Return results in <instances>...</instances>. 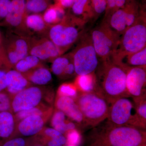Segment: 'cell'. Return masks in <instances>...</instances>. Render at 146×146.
<instances>
[{
    "instance_id": "obj_35",
    "label": "cell",
    "mask_w": 146,
    "mask_h": 146,
    "mask_svg": "<svg viewBox=\"0 0 146 146\" xmlns=\"http://www.w3.org/2000/svg\"><path fill=\"white\" fill-rule=\"evenodd\" d=\"M12 98L6 91L0 93V112L11 111Z\"/></svg>"
},
{
    "instance_id": "obj_46",
    "label": "cell",
    "mask_w": 146,
    "mask_h": 146,
    "mask_svg": "<svg viewBox=\"0 0 146 146\" xmlns=\"http://www.w3.org/2000/svg\"><path fill=\"white\" fill-rule=\"evenodd\" d=\"M1 34H0V39H1Z\"/></svg>"
},
{
    "instance_id": "obj_9",
    "label": "cell",
    "mask_w": 146,
    "mask_h": 146,
    "mask_svg": "<svg viewBox=\"0 0 146 146\" xmlns=\"http://www.w3.org/2000/svg\"><path fill=\"white\" fill-rule=\"evenodd\" d=\"M129 97L119 98L110 104L107 117L109 123L115 125H129L137 127L143 125V121L137 116L133 102Z\"/></svg>"
},
{
    "instance_id": "obj_24",
    "label": "cell",
    "mask_w": 146,
    "mask_h": 146,
    "mask_svg": "<svg viewBox=\"0 0 146 146\" xmlns=\"http://www.w3.org/2000/svg\"><path fill=\"white\" fill-rule=\"evenodd\" d=\"M53 108L52 106L46 104H42L36 107L22 110L15 113V119L17 122L25 118L33 115H42L48 114H52Z\"/></svg>"
},
{
    "instance_id": "obj_17",
    "label": "cell",
    "mask_w": 146,
    "mask_h": 146,
    "mask_svg": "<svg viewBox=\"0 0 146 146\" xmlns=\"http://www.w3.org/2000/svg\"><path fill=\"white\" fill-rule=\"evenodd\" d=\"M17 123L15 115L11 111L0 112V146L13 137L16 133Z\"/></svg>"
},
{
    "instance_id": "obj_6",
    "label": "cell",
    "mask_w": 146,
    "mask_h": 146,
    "mask_svg": "<svg viewBox=\"0 0 146 146\" xmlns=\"http://www.w3.org/2000/svg\"><path fill=\"white\" fill-rule=\"evenodd\" d=\"M54 94L52 89L45 86L32 85L16 94L11 100V112L13 114L42 104L52 106Z\"/></svg>"
},
{
    "instance_id": "obj_36",
    "label": "cell",
    "mask_w": 146,
    "mask_h": 146,
    "mask_svg": "<svg viewBox=\"0 0 146 146\" xmlns=\"http://www.w3.org/2000/svg\"><path fill=\"white\" fill-rule=\"evenodd\" d=\"M91 4L94 15L102 14L106 10V0H91Z\"/></svg>"
},
{
    "instance_id": "obj_25",
    "label": "cell",
    "mask_w": 146,
    "mask_h": 146,
    "mask_svg": "<svg viewBox=\"0 0 146 146\" xmlns=\"http://www.w3.org/2000/svg\"><path fill=\"white\" fill-rule=\"evenodd\" d=\"M126 59L125 63L122 66L126 68L135 67H146V48L139 51L127 55L122 58L121 61L123 59Z\"/></svg>"
},
{
    "instance_id": "obj_15",
    "label": "cell",
    "mask_w": 146,
    "mask_h": 146,
    "mask_svg": "<svg viewBox=\"0 0 146 146\" xmlns=\"http://www.w3.org/2000/svg\"><path fill=\"white\" fill-rule=\"evenodd\" d=\"M54 106L56 109L63 112L71 120L78 124L85 125L82 113L74 99L56 96Z\"/></svg>"
},
{
    "instance_id": "obj_28",
    "label": "cell",
    "mask_w": 146,
    "mask_h": 146,
    "mask_svg": "<svg viewBox=\"0 0 146 146\" xmlns=\"http://www.w3.org/2000/svg\"><path fill=\"white\" fill-rule=\"evenodd\" d=\"M72 60L71 53L67 54L62 55L52 61V72L56 76L60 78L63 74L66 66Z\"/></svg>"
},
{
    "instance_id": "obj_41",
    "label": "cell",
    "mask_w": 146,
    "mask_h": 146,
    "mask_svg": "<svg viewBox=\"0 0 146 146\" xmlns=\"http://www.w3.org/2000/svg\"><path fill=\"white\" fill-rule=\"evenodd\" d=\"M75 0H54V4L66 9L72 7Z\"/></svg>"
},
{
    "instance_id": "obj_18",
    "label": "cell",
    "mask_w": 146,
    "mask_h": 146,
    "mask_svg": "<svg viewBox=\"0 0 146 146\" xmlns=\"http://www.w3.org/2000/svg\"><path fill=\"white\" fill-rule=\"evenodd\" d=\"M26 27L29 36L35 34L39 36H47L50 26L45 22L42 13H31L27 16Z\"/></svg>"
},
{
    "instance_id": "obj_30",
    "label": "cell",
    "mask_w": 146,
    "mask_h": 146,
    "mask_svg": "<svg viewBox=\"0 0 146 146\" xmlns=\"http://www.w3.org/2000/svg\"><path fill=\"white\" fill-rule=\"evenodd\" d=\"M25 2L28 14L41 13L52 4V0H25Z\"/></svg>"
},
{
    "instance_id": "obj_16",
    "label": "cell",
    "mask_w": 146,
    "mask_h": 146,
    "mask_svg": "<svg viewBox=\"0 0 146 146\" xmlns=\"http://www.w3.org/2000/svg\"><path fill=\"white\" fill-rule=\"evenodd\" d=\"M5 77L7 82L6 91L11 98L19 92L32 85L23 74L14 69L7 71L6 73Z\"/></svg>"
},
{
    "instance_id": "obj_26",
    "label": "cell",
    "mask_w": 146,
    "mask_h": 146,
    "mask_svg": "<svg viewBox=\"0 0 146 146\" xmlns=\"http://www.w3.org/2000/svg\"><path fill=\"white\" fill-rule=\"evenodd\" d=\"M42 65V61L38 58L29 54L19 60L13 68L19 72L24 74Z\"/></svg>"
},
{
    "instance_id": "obj_40",
    "label": "cell",
    "mask_w": 146,
    "mask_h": 146,
    "mask_svg": "<svg viewBox=\"0 0 146 146\" xmlns=\"http://www.w3.org/2000/svg\"><path fill=\"white\" fill-rule=\"evenodd\" d=\"M76 74L75 67L72 60L71 61L68 65L66 66L64 72L60 78L62 79H66L70 78L72 76Z\"/></svg>"
},
{
    "instance_id": "obj_31",
    "label": "cell",
    "mask_w": 146,
    "mask_h": 146,
    "mask_svg": "<svg viewBox=\"0 0 146 146\" xmlns=\"http://www.w3.org/2000/svg\"><path fill=\"white\" fill-rule=\"evenodd\" d=\"M79 92L74 83L65 82L60 85L56 92L57 96L68 97L75 100Z\"/></svg>"
},
{
    "instance_id": "obj_21",
    "label": "cell",
    "mask_w": 146,
    "mask_h": 146,
    "mask_svg": "<svg viewBox=\"0 0 146 146\" xmlns=\"http://www.w3.org/2000/svg\"><path fill=\"white\" fill-rule=\"evenodd\" d=\"M74 83L79 93H89L98 89L96 76L95 72L77 75Z\"/></svg>"
},
{
    "instance_id": "obj_44",
    "label": "cell",
    "mask_w": 146,
    "mask_h": 146,
    "mask_svg": "<svg viewBox=\"0 0 146 146\" xmlns=\"http://www.w3.org/2000/svg\"><path fill=\"white\" fill-rule=\"evenodd\" d=\"M6 71L2 69H0V78L2 77L5 74Z\"/></svg>"
},
{
    "instance_id": "obj_8",
    "label": "cell",
    "mask_w": 146,
    "mask_h": 146,
    "mask_svg": "<svg viewBox=\"0 0 146 146\" xmlns=\"http://www.w3.org/2000/svg\"><path fill=\"white\" fill-rule=\"evenodd\" d=\"M91 36L98 56L102 61L111 59L117 49L120 42L119 35L105 21L93 30Z\"/></svg>"
},
{
    "instance_id": "obj_5",
    "label": "cell",
    "mask_w": 146,
    "mask_h": 146,
    "mask_svg": "<svg viewBox=\"0 0 146 146\" xmlns=\"http://www.w3.org/2000/svg\"><path fill=\"white\" fill-rule=\"evenodd\" d=\"M120 39L117 49L111 59L119 63L127 55L137 52L146 47L145 16L141 14L133 25L129 27Z\"/></svg>"
},
{
    "instance_id": "obj_1",
    "label": "cell",
    "mask_w": 146,
    "mask_h": 146,
    "mask_svg": "<svg viewBox=\"0 0 146 146\" xmlns=\"http://www.w3.org/2000/svg\"><path fill=\"white\" fill-rule=\"evenodd\" d=\"M127 70L111 59L102 61L96 75L97 90L101 92L110 104L119 98L130 97L126 88Z\"/></svg>"
},
{
    "instance_id": "obj_7",
    "label": "cell",
    "mask_w": 146,
    "mask_h": 146,
    "mask_svg": "<svg viewBox=\"0 0 146 146\" xmlns=\"http://www.w3.org/2000/svg\"><path fill=\"white\" fill-rule=\"evenodd\" d=\"M71 53L77 75L95 72L98 66V56L92 44L91 35H84Z\"/></svg>"
},
{
    "instance_id": "obj_11",
    "label": "cell",
    "mask_w": 146,
    "mask_h": 146,
    "mask_svg": "<svg viewBox=\"0 0 146 146\" xmlns=\"http://www.w3.org/2000/svg\"><path fill=\"white\" fill-rule=\"evenodd\" d=\"M27 15L25 0H11L8 13L0 22V26L7 27L15 33L29 36L25 24Z\"/></svg>"
},
{
    "instance_id": "obj_42",
    "label": "cell",
    "mask_w": 146,
    "mask_h": 146,
    "mask_svg": "<svg viewBox=\"0 0 146 146\" xmlns=\"http://www.w3.org/2000/svg\"><path fill=\"white\" fill-rule=\"evenodd\" d=\"M107 6L105 12V18H107L115 11V0H106Z\"/></svg>"
},
{
    "instance_id": "obj_14",
    "label": "cell",
    "mask_w": 146,
    "mask_h": 146,
    "mask_svg": "<svg viewBox=\"0 0 146 146\" xmlns=\"http://www.w3.org/2000/svg\"><path fill=\"white\" fill-rule=\"evenodd\" d=\"M52 114L33 115L21 120L17 123L16 132L25 137H31L39 134L45 127Z\"/></svg>"
},
{
    "instance_id": "obj_23",
    "label": "cell",
    "mask_w": 146,
    "mask_h": 146,
    "mask_svg": "<svg viewBox=\"0 0 146 146\" xmlns=\"http://www.w3.org/2000/svg\"><path fill=\"white\" fill-rule=\"evenodd\" d=\"M71 8L73 15L85 22L94 16L91 0H75Z\"/></svg>"
},
{
    "instance_id": "obj_19",
    "label": "cell",
    "mask_w": 146,
    "mask_h": 146,
    "mask_svg": "<svg viewBox=\"0 0 146 146\" xmlns=\"http://www.w3.org/2000/svg\"><path fill=\"white\" fill-rule=\"evenodd\" d=\"M23 74L32 84L37 86L47 85L52 80L50 71L44 64Z\"/></svg>"
},
{
    "instance_id": "obj_2",
    "label": "cell",
    "mask_w": 146,
    "mask_h": 146,
    "mask_svg": "<svg viewBox=\"0 0 146 146\" xmlns=\"http://www.w3.org/2000/svg\"><path fill=\"white\" fill-rule=\"evenodd\" d=\"M75 100L82 113L86 125L95 127L107 118L110 104L99 90L79 93Z\"/></svg>"
},
{
    "instance_id": "obj_33",
    "label": "cell",
    "mask_w": 146,
    "mask_h": 146,
    "mask_svg": "<svg viewBox=\"0 0 146 146\" xmlns=\"http://www.w3.org/2000/svg\"><path fill=\"white\" fill-rule=\"evenodd\" d=\"M39 134L42 138H52L58 140L64 145L66 143V139L63 134L51 127H44Z\"/></svg>"
},
{
    "instance_id": "obj_45",
    "label": "cell",
    "mask_w": 146,
    "mask_h": 146,
    "mask_svg": "<svg viewBox=\"0 0 146 146\" xmlns=\"http://www.w3.org/2000/svg\"><path fill=\"white\" fill-rule=\"evenodd\" d=\"M40 142V141H39ZM31 146H45L44 145H43L42 143L40 142V143H35L34 144H32Z\"/></svg>"
},
{
    "instance_id": "obj_4",
    "label": "cell",
    "mask_w": 146,
    "mask_h": 146,
    "mask_svg": "<svg viewBox=\"0 0 146 146\" xmlns=\"http://www.w3.org/2000/svg\"><path fill=\"white\" fill-rule=\"evenodd\" d=\"M102 133L99 143L105 146H142L146 140L142 129L129 125H115L109 123Z\"/></svg>"
},
{
    "instance_id": "obj_38",
    "label": "cell",
    "mask_w": 146,
    "mask_h": 146,
    "mask_svg": "<svg viewBox=\"0 0 146 146\" xmlns=\"http://www.w3.org/2000/svg\"><path fill=\"white\" fill-rule=\"evenodd\" d=\"M2 39H0V69L7 72L11 69L7 59L2 42Z\"/></svg>"
},
{
    "instance_id": "obj_39",
    "label": "cell",
    "mask_w": 146,
    "mask_h": 146,
    "mask_svg": "<svg viewBox=\"0 0 146 146\" xmlns=\"http://www.w3.org/2000/svg\"><path fill=\"white\" fill-rule=\"evenodd\" d=\"M11 0H0V22L3 21L8 13Z\"/></svg>"
},
{
    "instance_id": "obj_27",
    "label": "cell",
    "mask_w": 146,
    "mask_h": 146,
    "mask_svg": "<svg viewBox=\"0 0 146 146\" xmlns=\"http://www.w3.org/2000/svg\"><path fill=\"white\" fill-rule=\"evenodd\" d=\"M127 28L133 25L141 14L138 3L135 0H128L124 7Z\"/></svg>"
},
{
    "instance_id": "obj_43",
    "label": "cell",
    "mask_w": 146,
    "mask_h": 146,
    "mask_svg": "<svg viewBox=\"0 0 146 146\" xmlns=\"http://www.w3.org/2000/svg\"><path fill=\"white\" fill-rule=\"evenodd\" d=\"M5 74L0 78V93L6 91V90L7 82L6 80Z\"/></svg>"
},
{
    "instance_id": "obj_29",
    "label": "cell",
    "mask_w": 146,
    "mask_h": 146,
    "mask_svg": "<svg viewBox=\"0 0 146 146\" xmlns=\"http://www.w3.org/2000/svg\"><path fill=\"white\" fill-rule=\"evenodd\" d=\"M65 114L62 111L55 109L53 110L50 120V124L53 128L64 134L67 131V121Z\"/></svg>"
},
{
    "instance_id": "obj_47",
    "label": "cell",
    "mask_w": 146,
    "mask_h": 146,
    "mask_svg": "<svg viewBox=\"0 0 146 146\" xmlns=\"http://www.w3.org/2000/svg\"><path fill=\"white\" fill-rule=\"evenodd\" d=\"M142 146H146V145H145V144H144V145H143Z\"/></svg>"
},
{
    "instance_id": "obj_37",
    "label": "cell",
    "mask_w": 146,
    "mask_h": 146,
    "mask_svg": "<svg viewBox=\"0 0 146 146\" xmlns=\"http://www.w3.org/2000/svg\"><path fill=\"white\" fill-rule=\"evenodd\" d=\"M28 143L25 139L21 137L10 138L3 144L1 146H27Z\"/></svg>"
},
{
    "instance_id": "obj_3",
    "label": "cell",
    "mask_w": 146,
    "mask_h": 146,
    "mask_svg": "<svg viewBox=\"0 0 146 146\" xmlns=\"http://www.w3.org/2000/svg\"><path fill=\"white\" fill-rule=\"evenodd\" d=\"M86 22L71 13H66L59 23L51 26L47 37L66 51L79 38Z\"/></svg>"
},
{
    "instance_id": "obj_32",
    "label": "cell",
    "mask_w": 146,
    "mask_h": 146,
    "mask_svg": "<svg viewBox=\"0 0 146 146\" xmlns=\"http://www.w3.org/2000/svg\"><path fill=\"white\" fill-rule=\"evenodd\" d=\"M133 99L136 114L141 120L146 122V94Z\"/></svg>"
},
{
    "instance_id": "obj_22",
    "label": "cell",
    "mask_w": 146,
    "mask_h": 146,
    "mask_svg": "<svg viewBox=\"0 0 146 146\" xmlns=\"http://www.w3.org/2000/svg\"><path fill=\"white\" fill-rule=\"evenodd\" d=\"M66 14L65 9L55 4H52L45 11L42 16L45 22L51 26L60 23Z\"/></svg>"
},
{
    "instance_id": "obj_13",
    "label": "cell",
    "mask_w": 146,
    "mask_h": 146,
    "mask_svg": "<svg viewBox=\"0 0 146 146\" xmlns=\"http://www.w3.org/2000/svg\"><path fill=\"white\" fill-rule=\"evenodd\" d=\"M146 67L128 68L126 74V88L129 96L137 98L146 94Z\"/></svg>"
},
{
    "instance_id": "obj_10",
    "label": "cell",
    "mask_w": 146,
    "mask_h": 146,
    "mask_svg": "<svg viewBox=\"0 0 146 146\" xmlns=\"http://www.w3.org/2000/svg\"><path fill=\"white\" fill-rule=\"evenodd\" d=\"M29 36L10 31L2 42L9 64L12 68L21 59L29 55Z\"/></svg>"
},
{
    "instance_id": "obj_34",
    "label": "cell",
    "mask_w": 146,
    "mask_h": 146,
    "mask_svg": "<svg viewBox=\"0 0 146 146\" xmlns=\"http://www.w3.org/2000/svg\"><path fill=\"white\" fill-rule=\"evenodd\" d=\"M66 143L68 145H73L76 146L80 143L81 136L79 131L77 129H72L68 131L66 133Z\"/></svg>"
},
{
    "instance_id": "obj_12",
    "label": "cell",
    "mask_w": 146,
    "mask_h": 146,
    "mask_svg": "<svg viewBox=\"0 0 146 146\" xmlns=\"http://www.w3.org/2000/svg\"><path fill=\"white\" fill-rule=\"evenodd\" d=\"M65 52L47 36H29V54L36 56L42 62H52Z\"/></svg>"
},
{
    "instance_id": "obj_20",
    "label": "cell",
    "mask_w": 146,
    "mask_h": 146,
    "mask_svg": "<svg viewBox=\"0 0 146 146\" xmlns=\"http://www.w3.org/2000/svg\"><path fill=\"white\" fill-rule=\"evenodd\" d=\"M106 19L109 27L119 35L123 34L127 28L124 7L115 11Z\"/></svg>"
}]
</instances>
